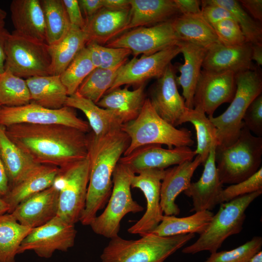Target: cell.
<instances>
[{
  "mask_svg": "<svg viewBox=\"0 0 262 262\" xmlns=\"http://www.w3.org/2000/svg\"><path fill=\"white\" fill-rule=\"evenodd\" d=\"M9 190L6 172L0 156V198H3Z\"/></svg>",
  "mask_w": 262,
  "mask_h": 262,
  "instance_id": "cell-53",
  "label": "cell"
},
{
  "mask_svg": "<svg viewBox=\"0 0 262 262\" xmlns=\"http://www.w3.org/2000/svg\"><path fill=\"white\" fill-rule=\"evenodd\" d=\"M212 26L219 42L225 46H237L246 42L240 26L234 19H224Z\"/></svg>",
  "mask_w": 262,
  "mask_h": 262,
  "instance_id": "cell-45",
  "label": "cell"
},
{
  "mask_svg": "<svg viewBox=\"0 0 262 262\" xmlns=\"http://www.w3.org/2000/svg\"><path fill=\"white\" fill-rule=\"evenodd\" d=\"M0 156L8 177L9 189L38 164L24 153L7 136L0 125Z\"/></svg>",
  "mask_w": 262,
  "mask_h": 262,
  "instance_id": "cell-33",
  "label": "cell"
},
{
  "mask_svg": "<svg viewBox=\"0 0 262 262\" xmlns=\"http://www.w3.org/2000/svg\"><path fill=\"white\" fill-rule=\"evenodd\" d=\"M134 175L127 165L117 164L113 173V188L107 205L90 225L95 233L110 239L115 237L118 236L121 221L127 214L144 210L131 196V181Z\"/></svg>",
  "mask_w": 262,
  "mask_h": 262,
  "instance_id": "cell-8",
  "label": "cell"
},
{
  "mask_svg": "<svg viewBox=\"0 0 262 262\" xmlns=\"http://www.w3.org/2000/svg\"><path fill=\"white\" fill-rule=\"evenodd\" d=\"M235 82V93L227 109L218 116L208 117L216 129L218 146H229L237 140L246 111L262 92V76L256 69L236 74Z\"/></svg>",
  "mask_w": 262,
  "mask_h": 262,
  "instance_id": "cell-7",
  "label": "cell"
},
{
  "mask_svg": "<svg viewBox=\"0 0 262 262\" xmlns=\"http://www.w3.org/2000/svg\"><path fill=\"white\" fill-rule=\"evenodd\" d=\"M7 16V13L0 8V20H4Z\"/></svg>",
  "mask_w": 262,
  "mask_h": 262,
  "instance_id": "cell-58",
  "label": "cell"
},
{
  "mask_svg": "<svg viewBox=\"0 0 262 262\" xmlns=\"http://www.w3.org/2000/svg\"><path fill=\"white\" fill-rule=\"evenodd\" d=\"M262 246V237L254 236L234 249L211 253L204 262H249L255 254L261 251Z\"/></svg>",
  "mask_w": 262,
  "mask_h": 262,
  "instance_id": "cell-43",
  "label": "cell"
},
{
  "mask_svg": "<svg viewBox=\"0 0 262 262\" xmlns=\"http://www.w3.org/2000/svg\"><path fill=\"white\" fill-rule=\"evenodd\" d=\"M178 45L183 55L184 63L178 66L179 77H176L177 84L182 89L186 107L194 108L193 98L207 49L187 42L180 41Z\"/></svg>",
  "mask_w": 262,
  "mask_h": 262,
  "instance_id": "cell-26",
  "label": "cell"
},
{
  "mask_svg": "<svg viewBox=\"0 0 262 262\" xmlns=\"http://www.w3.org/2000/svg\"><path fill=\"white\" fill-rule=\"evenodd\" d=\"M249 262H262V251H260L255 254Z\"/></svg>",
  "mask_w": 262,
  "mask_h": 262,
  "instance_id": "cell-57",
  "label": "cell"
},
{
  "mask_svg": "<svg viewBox=\"0 0 262 262\" xmlns=\"http://www.w3.org/2000/svg\"><path fill=\"white\" fill-rule=\"evenodd\" d=\"M81 9L85 15V18L89 17L103 8L102 0H78Z\"/></svg>",
  "mask_w": 262,
  "mask_h": 262,
  "instance_id": "cell-51",
  "label": "cell"
},
{
  "mask_svg": "<svg viewBox=\"0 0 262 262\" xmlns=\"http://www.w3.org/2000/svg\"><path fill=\"white\" fill-rule=\"evenodd\" d=\"M262 137L252 135L245 124L234 143L217 146L215 149V165L223 184H233L247 179L262 167Z\"/></svg>",
  "mask_w": 262,
  "mask_h": 262,
  "instance_id": "cell-5",
  "label": "cell"
},
{
  "mask_svg": "<svg viewBox=\"0 0 262 262\" xmlns=\"http://www.w3.org/2000/svg\"><path fill=\"white\" fill-rule=\"evenodd\" d=\"M242 7L246 9L253 19L262 22V0H239Z\"/></svg>",
  "mask_w": 262,
  "mask_h": 262,
  "instance_id": "cell-50",
  "label": "cell"
},
{
  "mask_svg": "<svg viewBox=\"0 0 262 262\" xmlns=\"http://www.w3.org/2000/svg\"><path fill=\"white\" fill-rule=\"evenodd\" d=\"M180 53L175 45L149 55L134 57L122 66L111 88L106 92L123 85L139 86L148 80L160 78L171 62Z\"/></svg>",
  "mask_w": 262,
  "mask_h": 262,
  "instance_id": "cell-14",
  "label": "cell"
},
{
  "mask_svg": "<svg viewBox=\"0 0 262 262\" xmlns=\"http://www.w3.org/2000/svg\"><path fill=\"white\" fill-rule=\"evenodd\" d=\"M65 106L82 112L88 120V123L93 133L97 137L121 128L123 124L114 112L99 107L92 101L81 96L77 92L68 96Z\"/></svg>",
  "mask_w": 262,
  "mask_h": 262,
  "instance_id": "cell-30",
  "label": "cell"
},
{
  "mask_svg": "<svg viewBox=\"0 0 262 262\" xmlns=\"http://www.w3.org/2000/svg\"><path fill=\"white\" fill-rule=\"evenodd\" d=\"M20 123L63 125L86 133L90 130L88 122L78 117L73 108L69 107L50 109L32 102L18 107H0V126L6 128Z\"/></svg>",
  "mask_w": 262,
  "mask_h": 262,
  "instance_id": "cell-11",
  "label": "cell"
},
{
  "mask_svg": "<svg viewBox=\"0 0 262 262\" xmlns=\"http://www.w3.org/2000/svg\"><path fill=\"white\" fill-rule=\"evenodd\" d=\"M130 3L127 31L170 21L181 14L174 0H130Z\"/></svg>",
  "mask_w": 262,
  "mask_h": 262,
  "instance_id": "cell-27",
  "label": "cell"
},
{
  "mask_svg": "<svg viewBox=\"0 0 262 262\" xmlns=\"http://www.w3.org/2000/svg\"><path fill=\"white\" fill-rule=\"evenodd\" d=\"M180 41L173 30L171 20L149 27H140L126 32L104 46L130 49L134 57L149 55L177 45Z\"/></svg>",
  "mask_w": 262,
  "mask_h": 262,
  "instance_id": "cell-12",
  "label": "cell"
},
{
  "mask_svg": "<svg viewBox=\"0 0 262 262\" xmlns=\"http://www.w3.org/2000/svg\"><path fill=\"white\" fill-rule=\"evenodd\" d=\"M60 169L50 165L36 164L17 183L10 188L2 198L9 206L8 213H11L25 199L51 187Z\"/></svg>",
  "mask_w": 262,
  "mask_h": 262,
  "instance_id": "cell-24",
  "label": "cell"
},
{
  "mask_svg": "<svg viewBox=\"0 0 262 262\" xmlns=\"http://www.w3.org/2000/svg\"><path fill=\"white\" fill-rule=\"evenodd\" d=\"M202 164V160L196 155L194 160L176 165L165 170L161 187V206L166 215H177L180 210L175 203L177 197L188 188L196 169Z\"/></svg>",
  "mask_w": 262,
  "mask_h": 262,
  "instance_id": "cell-23",
  "label": "cell"
},
{
  "mask_svg": "<svg viewBox=\"0 0 262 262\" xmlns=\"http://www.w3.org/2000/svg\"><path fill=\"white\" fill-rule=\"evenodd\" d=\"M201 15L211 26L226 19H234L231 14L224 7L212 3L209 0H201Z\"/></svg>",
  "mask_w": 262,
  "mask_h": 262,
  "instance_id": "cell-47",
  "label": "cell"
},
{
  "mask_svg": "<svg viewBox=\"0 0 262 262\" xmlns=\"http://www.w3.org/2000/svg\"><path fill=\"white\" fill-rule=\"evenodd\" d=\"M262 194V190L258 191L220 204L218 211L213 214L206 230L182 252L194 254L203 251L216 252L227 238L241 231L246 209Z\"/></svg>",
  "mask_w": 262,
  "mask_h": 262,
  "instance_id": "cell-6",
  "label": "cell"
},
{
  "mask_svg": "<svg viewBox=\"0 0 262 262\" xmlns=\"http://www.w3.org/2000/svg\"><path fill=\"white\" fill-rule=\"evenodd\" d=\"M130 20V8L121 10L102 8L92 16L85 18L82 30L86 35L87 43L105 45L127 31Z\"/></svg>",
  "mask_w": 262,
  "mask_h": 262,
  "instance_id": "cell-20",
  "label": "cell"
},
{
  "mask_svg": "<svg viewBox=\"0 0 262 262\" xmlns=\"http://www.w3.org/2000/svg\"><path fill=\"white\" fill-rule=\"evenodd\" d=\"M0 107H1V106H0Z\"/></svg>",
  "mask_w": 262,
  "mask_h": 262,
  "instance_id": "cell-60",
  "label": "cell"
},
{
  "mask_svg": "<svg viewBox=\"0 0 262 262\" xmlns=\"http://www.w3.org/2000/svg\"><path fill=\"white\" fill-rule=\"evenodd\" d=\"M145 87L144 84L133 90L127 87L116 88L106 93L96 104L112 111L123 124L127 123L136 119L141 112L146 99Z\"/></svg>",
  "mask_w": 262,
  "mask_h": 262,
  "instance_id": "cell-28",
  "label": "cell"
},
{
  "mask_svg": "<svg viewBox=\"0 0 262 262\" xmlns=\"http://www.w3.org/2000/svg\"><path fill=\"white\" fill-rule=\"evenodd\" d=\"M176 77L170 64L152 86L148 98L157 114L175 127L183 123V118L188 109L184 98L178 90Z\"/></svg>",
  "mask_w": 262,
  "mask_h": 262,
  "instance_id": "cell-18",
  "label": "cell"
},
{
  "mask_svg": "<svg viewBox=\"0 0 262 262\" xmlns=\"http://www.w3.org/2000/svg\"><path fill=\"white\" fill-rule=\"evenodd\" d=\"M9 209L8 204L2 198H0V215L8 213Z\"/></svg>",
  "mask_w": 262,
  "mask_h": 262,
  "instance_id": "cell-56",
  "label": "cell"
},
{
  "mask_svg": "<svg viewBox=\"0 0 262 262\" xmlns=\"http://www.w3.org/2000/svg\"><path fill=\"white\" fill-rule=\"evenodd\" d=\"M130 0H102L103 7L121 10L130 8Z\"/></svg>",
  "mask_w": 262,
  "mask_h": 262,
  "instance_id": "cell-54",
  "label": "cell"
},
{
  "mask_svg": "<svg viewBox=\"0 0 262 262\" xmlns=\"http://www.w3.org/2000/svg\"><path fill=\"white\" fill-rule=\"evenodd\" d=\"M59 188L56 184L20 202L10 213L20 224L33 229L57 216Z\"/></svg>",
  "mask_w": 262,
  "mask_h": 262,
  "instance_id": "cell-19",
  "label": "cell"
},
{
  "mask_svg": "<svg viewBox=\"0 0 262 262\" xmlns=\"http://www.w3.org/2000/svg\"><path fill=\"white\" fill-rule=\"evenodd\" d=\"M71 25L83 29L85 18L83 17L77 0H63Z\"/></svg>",
  "mask_w": 262,
  "mask_h": 262,
  "instance_id": "cell-48",
  "label": "cell"
},
{
  "mask_svg": "<svg viewBox=\"0 0 262 262\" xmlns=\"http://www.w3.org/2000/svg\"><path fill=\"white\" fill-rule=\"evenodd\" d=\"M195 237L189 233L160 236L148 233L137 240L111 239L100 256L102 262H164Z\"/></svg>",
  "mask_w": 262,
  "mask_h": 262,
  "instance_id": "cell-3",
  "label": "cell"
},
{
  "mask_svg": "<svg viewBox=\"0 0 262 262\" xmlns=\"http://www.w3.org/2000/svg\"><path fill=\"white\" fill-rule=\"evenodd\" d=\"M92 62L95 68H113L128 58L131 51L122 48H109L93 42L87 43Z\"/></svg>",
  "mask_w": 262,
  "mask_h": 262,
  "instance_id": "cell-42",
  "label": "cell"
},
{
  "mask_svg": "<svg viewBox=\"0 0 262 262\" xmlns=\"http://www.w3.org/2000/svg\"><path fill=\"white\" fill-rule=\"evenodd\" d=\"M9 33L4 27H0V74L3 73L5 70V46Z\"/></svg>",
  "mask_w": 262,
  "mask_h": 262,
  "instance_id": "cell-52",
  "label": "cell"
},
{
  "mask_svg": "<svg viewBox=\"0 0 262 262\" xmlns=\"http://www.w3.org/2000/svg\"><path fill=\"white\" fill-rule=\"evenodd\" d=\"M30 102L31 96L26 80L5 69L0 74V106L18 107Z\"/></svg>",
  "mask_w": 262,
  "mask_h": 262,
  "instance_id": "cell-39",
  "label": "cell"
},
{
  "mask_svg": "<svg viewBox=\"0 0 262 262\" xmlns=\"http://www.w3.org/2000/svg\"><path fill=\"white\" fill-rule=\"evenodd\" d=\"M87 42L83 30L76 26L71 27L65 36L57 42L48 45L51 58V75H60L78 52Z\"/></svg>",
  "mask_w": 262,
  "mask_h": 262,
  "instance_id": "cell-32",
  "label": "cell"
},
{
  "mask_svg": "<svg viewBox=\"0 0 262 262\" xmlns=\"http://www.w3.org/2000/svg\"><path fill=\"white\" fill-rule=\"evenodd\" d=\"M87 157L60 169L54 182L59 188L57 216L68 224L79 221L84 209L89 180Z\"/></svg>",
  "mask_w": 262,
  "mask_h": 262,
  "instance_id": "cell-10",
  "label": "cell"
},
{
  "mask_svg": "<svg viewBox=\"0 0 262 262\" xmlns=\"http://www.w3.org/2000/svg\"><path fill=\"white\" fill-rule=\"evenodd\" d=\"M235 75L230 71L201 70L194 96V108L203 111L208 117L213 116L220 105L232 100L236 89Z\"/></svg>",
  "mask_w": 262,
  "mask_h": 262,
  "instance_id": "cell-16",
  "label": "cell"
},
{
  "mask_svg": "<svg viewBox=\"0 0 262 262\" xmlns=\"http://www.w3.org/2000/svg\"><path fill=\"white\" fill-rule=\"evenodd\" d=\"M10 9L14 32L21 36L46 43L45 19L40 0H13Z\"/></svg>",
  "mask_w": 262,
  "mask_h": 262,
  "instance_id": "cell-25",
  "label": "cell"
},
{
  "mask_svg": "<svg viewBox=\"0 0 262 262\" xmlns=\"http://www.w3.org/2000/svg\"><path fill=\"white\" fill-rule=\"evenodd\" d=\"M260 190H262V167L247 179L223 189L219 196V204Z\"/></svg>",
  "mask_w": 262,
  "mask_h": 262,
  "instance_id": "cell-44",
  "label": "cell"
},
{
  "mask_svg": "<svg viewBox=\"0 0 262 262\" xmlns=\"http://www.w3.org/2000/svg\"><path fill=\"white\" fill-rule=\"evenodd\" d=\"M213 214L210 211L205 210L183 217L164 215L160 224L150 233L160 236L196 233L200 235L207 228Z\"/></svg>",
  "mask_w": 262,
  "mask_h": 262,
  "instance_id": "cell-34",
  "label": "cell"
},
{
  "mask_svg": "<svg viewBox=\"0 0 262 262\" xmlns=\"http://www.w3.org/2000/svg\"><path fill=\"white\" fill-rule=\"evenodd\" d=\"M5 69L18 77L51 75V61L45 42L9 33L5 46Z\"/></svg>",
  "mask_w": 262,
  "mask_h": 262,
  "instance_id": "cell-9",
  "label": "cell"
},
{
  "mask_svg": "<svg viewBox=\"0 0 262 262\" xmlns=\"http://www.w3.org/2000/svg\"><path fill=\"white\" fill-rule=\"evenodd\" d=\"M32 229L20 224L11 213L0 215V262H15L21 242Z\"/></svg>",
  "mask_w": 262,
  "mask_h": 262,
  "instance_id": "cell-35",
  "label": "cell"
},
{
  "mask_svg": "<svg viewBox=\"0 0 262 262\" xmlns=\"http://www.w3.org/2000/svg\"><path fill=\"white\" fill-rule=\"evenodd\" d=\"M9 138L33 161L60 168L86 158L88 135L63 125L20 123L5 128Z\"/></svg>",
  "mask_w": 262,
  "mask_h": 262,
  "instance_id": "cell-1",
  "label": "cell"
},
{
  "mask_svg": "<svg viewBox=\"0 0 262 262\" xmlns=\"http://www.w3.org/2000/svg\"><path fill=\"white\" fill-rule=\"evenodd\" d=\"M121 130L129 137L130 144L123 156L147 145H165L168 148L192 146L191 131L177 129L156 113L148 98H146L140 113L134 120L124 124Z\"/></svg>",
  "mask_w": 262,
  "mask_h": 262,
  "instance_id": "cell-4",
  "label": "cell"
},
{
  "mask_svg": "<svg viewBox=\"0 0 262 262\" xmlns=\"http://www.w3.org/2000/svg\"><path fill=\"white\" fill-rule=\"evenodd\" d=\"M203 69L238 73L255 69L251 60V44L246 42L237 46H225L220 43L207 49Z\"/></svg>",
  "mask_w": 262,
  "mask_h": 262,
  "instance_id": "cell-22",
  "label": "cell"
},
{
  "mask_svg": "<svg viewBox=\"0 0 262 262\" xmlns=\"http://www.w3.org/2000/svg\"><path fill=\"white\" fill-rule=\"evenodd\" d=\"M182 122H190L195 127L197 140L195 152L204 164L212 149L219 145L215 127L203 111L196 108L187 109Z\"/></svg>",
  "mask_w": 262,
  "mask_h": 262,
  "instance_id": "cell-36",
  "label": "cell"
},
{
  "mask_svg": "<svg viewBox=\"0 0 262 262\" xmlns=\"http://www.w3.org/2000/svg\"><path fill=\"white\" fill-rule=\"evenodd\" d=\"M181 14L196 15L201 14V0H174Z\"/></svg>",
  "mask_w": 262,
  "mask_h": 262,
  "instance_id": "cell-49",
  "label": "cell"
},
{
  "mask_svg": "<svg viewBox=\"0 0 262 262\" xmlns=\"http://www.w3.org/2000/svg\"><path fill=\"white\" fill-rule=\"evenodd\" d=\"M130 142L121 128L100 137L93 133L88 135L89 180L85 206L79 220L83 225L90 226L98 212L107 204L113 188V172Z\"/></svg>",
  "mask_w": 262,
  "mask_h": 262,
  "instance_id": "cell-2",
  "label": "cell"
},
{
  "mask_svg": "<svg viewBox=\"0 0 262 262\" xmlns=\"http://www.w3.org/2000/svg\"><path fill=\"white\" fill-rule=\"evenodd\" d=\"M5 22L4 20H0V27H4Z\"/></svg>",
  "mask_w": 262,
  "mask_h": 262,
  "instance_id": "cell-59",
  "label": "cell"
},
{
  "mask_svg": "<svg viewBox=\"0 0 262 262\" xmlns=\"http://www.w3.org/2000/svg\"><path fill=\"white\" fill-rule=\"evenodd\" d=\"M171 23L174 31L181 41L206 49L220 43L213 27L201 14H180L171 20Z\"/></svg>",
  "mask_w": 262,
  "mask_h": 262,
  "instance_id": "cell-31",
  "label": "cell"
},
{
  "mask_svg": "<svg viewBox=\"0 0 262 262\" xmlns=\"http://www.w3.org/2000/svg\"><path fill=\"white\" fill-rule=\"evenodd\" d=\"M95 68L89 50L85 46L60 75L68 96L77 91L83 80Z\"/></svg>",
  "mask_w": 262,
  "mask_h": 262,
  "instance_id": "cell-41",
  "label": "cell"
},
{
  "mask_svg": "<svg viewBox=\"0 0 262 262\" xmlns=\"http://www.w3.org/2000/svg\"><path fill=\"white\" fill-rule=\"evenodd\" d=\"M26 82L31 102L50 109L65 106L68 95L60 75L33 76L27 78Z\"/></svg>",
  "mask_w": 262,
  "mask_h": 262,
  "instance_id": "cell-29",
  "label": "cell"
},
{
  "mask_svg": "<svg viewBox=\"0 0 262 262\" xmlns=\"http://www.w3.org/2000/svg\"><path fill=\"white\" fill-rule=\"evenodd\" d=\"M210 151L204 164V169L200 179L191 182L183 192L193 201L190 212L212 210L219 204V199L223 184L220 180L215 162V149Z\"/></svg>",
  "mask_w": 262,
  "mask_h": 262,
  "instance_id": "cell-21",
  "label": "cell"
},
{
  "mask_svg": "<svg viewBox=\"0 0 262 262\" xmlns=\"http://www.w3.org/2000/svg\"><path fill=\"white\" fill-rule=\"evenodd\" d=\"M77 230L56 216L43 225L33 228L21 242L17 254L33 251L38 256L50 258L56 250L67 251L75 242Z\"/></svg>",
  "mask_w": 262,
  "mask_h": 262,
  "instance_id": "cell-13",
  "label": "cell"
},
{
  "mask_svg": "<svg viewBox=\"0 0 262 262\" xmlns=\"http://www.w3.org/2000/svg\"><path fill=\"white\" fill-rule=\"evenodd\" d=\"M127 60L128 58L109 69L95 68L83 80L76 92L97 103L111 88L121 67Z\"/></svg>",
  "mask_w": 262,
  "mask_h": 262,
  "instance_id": "cell-37",
  "label": "cell"
},
{
  "mask_svg": "<svg viewBox=\"0 0 262 262\" xmlns=\"http://www.w3.org/2000/svg\"><path fill=\"white\" fill-rule=\"evenodd\" d=\"M46 30V43L51 45L58 41L71 27L63 0H40Z\"/></svg>",
  "mask_w": 262,
  "mask_h": 262,
  "instance_id": "cell-38",
  "label": "cell"
},
{
  "mask_svg": "<svg viewBox=\"0 0 262 262\" xmlns=\"http://www.w3.org/2000/svg\"><path fill=\"white\" fill-rule=\"evenodd\" d=\"M251 60L258 66L262 65V43L251 44Z\"/></svg>",
  "mask_w": 262,
  "mask_h": 262,
  "instance_id": "cell-55",
  "label": "cell"
},
{
  "mask_svg": "<svg viewBox=\"0 0 262 262\" xmlns=\"http://www.w3.org/2000/svg\"><path fill=\"white\" fill-rule=\"evenodd\" d=\"M246 128L258 137L262 136V95L250 103L243 118Z\"/></svg>",
  "mask_w": 262,
  "mask_h": 262,
  "instance_id": "cell-46",
  "label": "cell"
},
{
  "mask_svg": "<svg viewBox=\"0 0 262 262\" xmlns=\"http://www.w3.org/2000/svg\"><path fill=\"white\" fill-rule=\"evenodd\" d=\"M196 155L195 150L188 147L166 149L161 145L150 144L141 146L121 157L119 162L129 166L135 174L147 169H165L171 165L192 161Z\"/></svg>",
  "mask_w": 262,
  "mask_h": 262,
  "instance_id": "cell-17",
  "label": "cell"
},
{
  "mask_svg": "<svg viewBox=\"0 0 262 262\" xmlns=\"http://www.w3.org/2000/svg\"><path fill=\"white\" fill-rule=\"evenodd\" d=\"M229 11L239 24L246 42L254 44L262 43V28L260 23L253 19L242 7L239 0H209Z\"/></svg>",
  "mask_w": 262,
  "mask_h": 262,
  "instance_id": "cell-40",
  "label": "cell"
},
{
  "mask_svg": "<svg viewBox=\"0 0 262 262\" xmlns=\"http://www.w3.org/2000/svg\"><path fill=\"white\" fill-rule=\"evenodd\" d=\"M165 173V169H147L133 176L131 187L143 192L147 208L142 217L128 229L129 233L142 236L150 233L161 222L164 216L160 203L161 187Z\"/></svg>",
  "mask_w": 262,
  "mask_h": 262,
  "instance_id": "cell-15",
  "label": "cell"
}]
</instances>
